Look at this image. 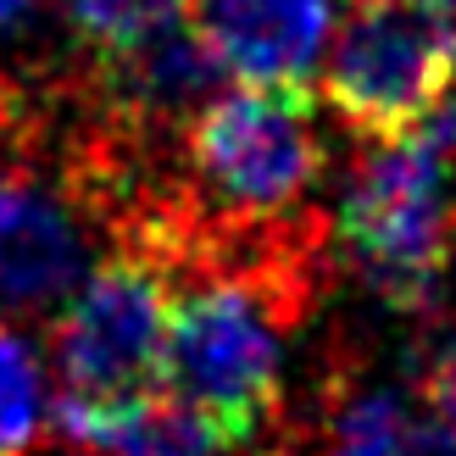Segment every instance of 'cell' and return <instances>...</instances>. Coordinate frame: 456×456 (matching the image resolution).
I'll list each match as a JSON object with an SVG mask.
<instances>
[{"label": "cell", "mask_w": 456, "mask_h": 456, "mask_svg": "<svg viewBox=\"0 0 456 456\" xmlns=\"http://www.w3.org/2000/svg\"><path fill=\"white\" fill-rule=\"evenodd\" d=\"M51 6H56V0H0V56H6Z\"/></svg>", "instance_id": "cell-11"}, {"label": "cell", "mask_w": 456, "mask_h": 456, "mask_svg": "<svg viewBox=\"0 0 456 456\" xmlns=\"http://www.w3.org/2000/svg\"><path fill=\"white\" fill-rule=\"evenodd\" d=\"M190 22L223 73L267 89H312L334 45V0H190Z\"/></svg>", "instance_id": "cell-6"}, {"label": "cell", "mask_w": 456, "mask_h": 456, "mask_svg": "<svg viewBox=\"0 0 456 456\" xmlns=\"http://www.w3.org/2000/svg\"><path fill=\"white\" fill-rule=\"evenodd\" d=\"M111 234L118 217L78 167H45V156L0 162V312H56L106 262L101 245Z\"/></svg>", "instance_id": "cell-5"}, {"label": "cell", "mask_w": 456, "mask_h": 456, "mask_svg": "<svg viewBox=\"0 0 456 456\" xmlns=\"http://www.w3.org/2000/svg\"><path fill=\"white\" fill-rule=\"evenodd\" d=\"M418 401H423V412L435 418L440 428H451L456 435V329H445L435 346L423 351L418 362Z\"/></svg>", "instance_id": "cell-10"}, {"label": "cell", "mask_w": 456, "mask_h": 456, "mask_svg": "<svg viewBox=\"0 0 456 456\" xmlns=\"http://www.w3.org/2000/svg\"><path fill=\"white\" fill-rule=\"evenodd\" d=\"M456 89V0H362L323 61V101L368 145L423 128Z\"/></svg>", "instance_id": "cell-3"}, {"label": "cell", "mask_w": 456, "mask_h": 456, "mask_svg": "<svg viewBox=\"0 0 456 456\" xmlns=\"http://www.w3.org/2000/svg\"><path fill=\"white\" fill-rule=\"evenodd\" d=\"M45 412V362L34 339L0 317V456H34Z\"/></svg>", "instance_id": "cell-9"}, {"label": "cell", "mask_w": 456, "mask_h": 456, "mask_svg": "<svg viewBox=\"0 0 456 456\" xmlns=\"http://www.w3.org/2000/svg\"><path fill=\"white\" fill-rule=\"evenodd\" d=\"M418 456H456V435L440 428L435 418H423V435H418Z\"/></svg>", "instance_id": "cell-12"}, {"label": "cell", "mask_w": 456, "mask_h": 456, "mask_svg": "<svg viewBox=\"0 0 456 456\" xmlns=\"http://www.w3.org/2000/svg\"><path fill=\"white\" fill-rule=\"evenodd\" d=\"M78 61H111L190 17V0H56Z\"/></svg>", "instance_id": "cell-8"}, {"label": "cell", "mask_w": 456, "mask_h": 456, "mask_svg": "<svg viewBox=\"0 0 456 456\" xmlns=\"http://www.w3.org/2000/svg\"><path fill=\"white\" fill-rule=\"evenodd\" d=\"M0 151H6V162L22 156V128H17V111H12L6 95H0Z\"/></svg>", "instance_id": "cell-13"}, {"label": "cell", "mask_w": 456, "mask_h": 456, "mask_svg": "<svg viewBox=\"0 0 456 456\" xmlns=\"http://www.w3.org/2000/svg\"><path fill=\"white\" fill-rule=\"evenodd\" d=\"M56 428L61 440L89 445L101 456H228V435L195 412L184 395H173L167 384L111 406H78L56 401Z\"/></svg>", "instance_id": "cell-7"}, {"label": "cell", "mask_w": 456, "mask_h": 456, "mask_svg": "<svg viewBox=\"0 0 456 456\" xmlns=\"http://www.w3.org/2000/svg\"><path fill=\"white\" fill-rule=\"evenodd\" d=\"M356 6H362V0H356Z\"/></svg>", "instance_id": "cell-15"}, {"label": "cell", "mask_w": 456, "mask_h": 456, "mask_svg": "<svg viewBox=\"0 0 456 456\" xmlns=\"http://www.w3.org/2000/svg\"><path fill=\"white\" fill-rule=\"evenodd\" d=\"M173 323V273L140 250L106 256L89 279L56 306L51 368L61 401L111 406L162 384Z\"/></svg>", "instance_id": "cell-4"}, {"label": "cell", "mask_w": 456, "mask_h": 456, "mask_svg": "<svg viewBox=\"0 0 456 456\" xmlns=\"http://www.w3.org/2000/svg\"><path fill=\"white\" fill-rule=\"evenodd\" d=\"M34 456H101V451H89V445H73V440H67V445H56V451H34Z\"/></svg>", "instance_id": "cell-14"}, {"label": "cell", "mask_w": 456, "mask_h": 456, "mask_svg": "<svg viewBox=\"0 0 456 456\" xmlns=\"http://www.w3.org/2000/svg\"><path fill=\"white\" fill-rule=\"evenodd\" d=\"M451 162L456 101H445L423 128L401 140L368 145L351 167L346 200H339V245L395 312H428L440 301L456 250Z\"/></svg>", "instance_id": "cell-1"}, {"label": "cell", "mask_w": 456, "mask_h": 456, "mask_svg": "<svg viewBox=\"0 0 456 456\" xmlns=\"http://www.w3.org/2000/svg\"><path fill=\"white\" fill-rule=\"evenodd\" d=\"M184 200L207 223H284L323 178L312 89H223L178 134Z\"/></svg>", "instance_id": "cell-2"}]
</instances>
